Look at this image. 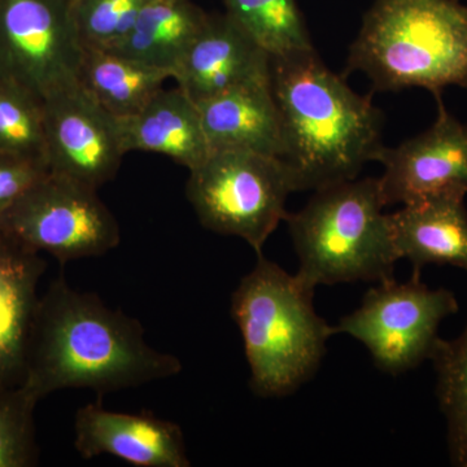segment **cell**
Masks as SVG:
<instances>
[{
	"label": "cell",
	"instance_id": "1",
	"mask_svg": "<svg viewBox=\"0 0 467 467\" xmlns=\"http://www.w3.org/2000/svg\"><path fill=\"white\" fill-rule=\"evenodd\" d=\"M181 371L180 358L146 342L137 318L58 276L39 300L21 386L38 401L67 389L103 396Z\"/></svg>",
	"mask_w": 467,
	"mask_h": 467
},
{
	"label": "cell",
	"instance_id": "2",
	"mask_svg": "<svg viewBox=\"0 0 467 467\" xmlns=\"http://www.w3.org/2000/svg\"><path fill=\"white\" fill-rule=\"evenodd\" d=\"M272 60V88L285 135V164L296 192L355 180L377 161L384 116L373 97L353 91L316 48Z\"/></svg>",
	"mask_w": 467,
	"mask_h": 467
},
{
	"label": "cell",
	"instance_id": "3",
	"mask_svg": "<svg viewBox=\"0 0 467 467\" xmlns=\"http://www.w3.org/2000/svg\"><path fill=\"white\" fill-rule=\"evenodd\" d=\"M373 91L467 90V5L459 0H376L350 45L347 73Z\"/></svg>",
	"mask_w": 467,
	"mask_h": 467
},
{
	"label": "cell",
	"instance_id": "4",
	"mask_svg": "<svg viewBox=\"0 0 467 467\" xmlns=\"http://www.w3.org/2000/svg\"><path fill=\"white\" fill-rule=\"evenodd\" d=\"M315 288L259 254L232 295V316L244 343L250 387L260 398L299 389L321 365L333 326L313 306Z\"/></svg>",
	"mask_w": 467,
	"mask_h": 467
},
{
	"label": "cell",
	"instance_id": "5",
	"mask_svg": "<svg viewBox=\"0 0 467 467\" xmlns=\"http://www.w3.org/2000/svg\"><path fill=\"white\" fill-rule=\"evenodd\" d=\"M313 192L285 221L299 259L296 275L313 288L393 279L400 257L379 180L358 177Z\"/></svg>",
	"mask_w": 467,
	"mask_h": 467
},
{
	"label": "cell",
	"instance_id": "6",
	"mask_svg": "<svg viewBox=\"0 0 467 467\" xmlns=\"http://www.w3.org/2000/svg\"><path fill=\"white\" fill-rule=\"evenodd\" d=\"M295 192L284 160L248 150H212L190 171L186 196L205 229L236 236L263 254L267 239L288 216Z\"/></svg>",
	"mask_w": 467,
	"mask_h": 467
},
{
	"label": "cell",
	"instance_id": "7",
	"mask_svg": "<svg viewBox=\"0 0 467 467\" xmlns=\"http://www.w3.org/2000/svg\"><path fill=\"white\" fill-rule=\"evenodd\" d=\"M0 230L60 264L103 256L121 242L119 223L98 190L51 171L8 209Z\"/></svg>",
	"mask_w": 467,
	"mask_h": 467
},
{
	"label": "cell",
	"instance_id": "8",
	"mask_svg": "<svg viewBox=\"0 0 467 467\" xmlns=\"http://www.w3.org/2000/svg\"><path fill=\"white\" fill-rule=\"evenodd\" d=\"M457 310L453 292L431 290L413 273L405 284L379 282L333 327L335 335L347 334L364 344L384 373L399 376L431 358L439 326Z\"/></svg>",
	"mask_w": 467,
	"mask_h": 467
},
{
	"label": "cell",
	"instance_id": "9",
	"mask_svg": "<svg viewBox=\"0 0 467 467\" xmlns=\"http://www.w3.org/2000/svg\"><path fill=\"white\" fill-rule=\"evenodd\" d=\"M82 51L69 0H0V81L43 101L78 82Z\"/></svg>",
	"mask_w": 467,
	"mask_h": 467
},
{
	"label": "cell",
	"instance_id": "10",
	"mask_svg": "<svg viewBox=\"0 0 467 467\" xmlns=\"http://www.w3.org/2000/svg\"><path fill=\"white\" fill-rule=\"evenodd\" d=\"M42 103L48 171L97 190L112 181L126 155L119 119L78 82Z\"/></svg>",
	"mask_w": 467,
	"mask_h": 467
},
{
	"label": "cell",
	"instance_id": "11",
	"mask_svg": "<svg viewBox=\"0 0 467 467\" xmlns=\"http://www.w3.org/2000/svg\"><path fill=\"white\" fill-rule=\"evenodd\" d=\"M438 115L423 133L396 147L384 146L377 161L386 205L414 204L442 195L467 193V125L435 98Z\"/></svg>",
	"mask_w": 467,
	"mask_h": 467
},
{
	"label": "cell",
	"instance_id": "12",
	"mask_svg": "<svg viewBox=\"0 0 467 467\" xmlns=\"http://www.w3.org/2000/svg\"><path fill=\"white\" fill-rule=\"evenodd\" d=\"M75 447L85 460L116 457L137 467H190L182 429L146 413L109 410L101 401L79 408Z\"/></svg>",
	"mask_w": 467,
	"mask_h": 467
},
{
	"label": "cell",
	"instance_id": "13",
	"mask_svg": "<svg viewBox=\"0 0 467 467\" xmlns=\"http://www.w3.org/2000/svg\"><path fill=\"white\" fill-rule=\"evenodd\" d=\"M270 78L269 54L226 14L209 15L171 77L196 103Z\"/></svg>",
	"mask_w": 467,
	"mask_h": 467
},
{
	"label": "cell",
	"instance_id": "14",
	"mask_svg": "<svg viewBox=\"0 0 467 467\" xmlns=\"http://www.w3.org/2000/svg\"><path fill=\"white\" fill-rule=\"evenodd\" d=\"M47 263L0 230V389L21 386Z\"/></svg>",
	"mask_w": 467,
	"mask_h": 467
},
{
	"label": "cell",
	"instance_id": "15",
	"mask_svg": "<svg viewBox=\"0 0 467 467\" xmlns=\"http://www.w3.org/2000/svg\"><path fill=\"white\" fill-rule=\"evenodd\" d=\"M212 150H248L282 159L284 125L267 81L239 86L198 101Z\"/></svg>",
	"mask_w": 467,
	"mask_h": 467
},
{
	"label": "cell",
	"instance_id": "16",
	"mask_svg": "<svg viewBox=\"0 0 467 467\" xmlns=\"http://www.w3.org/2000/svg\"><path fill=\"white\" fill-rule=\"evenodd\" d=\"M125 152L159 153L192 171L211 155L198 103L182 88L161 91L137 115L119 119Z\"/></svg>",
	"mask_w": 467,
	"mask_h": 467
},
{
	"label": "cell",
	"instance_id": "17",
	"mask_svg": "<svg viewBox=\"0 0 467 467\" xmlns=\"http://www.w3.org/2000/svg\"><path fill=\"white\" fill-rule=\"evenodd\" d=\"M392 239L400 259L416 275L425 265H451L467 270L465 196L442 195L402 205L389 213Z\"/></svg>",
	"mask_w": 467,
	"mask_h": 467
},
{
	"label": "cell",
	"instance_id": "18",
	"mask_svg": "<svg viewBox=\"0 0 467 467\" xmlns=\"http://www.w3.org/2000/svg\"><path fill=\"white\" fill-rule=\"evenodd\" d=\"M209 18L192 0H150L133 29L109 51L173 72Z\"/></svg>",
	"mask_w": 467,
	"mask_h": 467
},
{
	"label": "cell",
	"instance_id": "19",
	"mask_svg": "<svg viewBox=\"0 0 467 467\" xmlns=\"http://www.w3.org/2000/svg\"><path fill=\"white\" fill-rule=\"evenodd\" d=\"M168 79H171L169 70L109 50L84 47L79 61L78 84L117 119L137 115Z\"/></svg>",
	"mask_w": 467,
	"mask_h": 467
},
{
	"label": "cell",
	"instance_id": "20",
	"mask_svg": "<svg viewBox=\"0 0 467 467\" xmlns=\"http://www.w3.org/2000/svg\"><path fill=\"white\" fill-rule=\"evenodd\" d=\"M226 15L270 57L315 48L296 0H223Z\"/></svg>",
	"mask_w": 467,
	"mask_h": 467
},
{
	"label": "cell",
	"instance_id": "21",
	"mask_svg": "<svg viewBox=\"0 0 467 467\" xmlns=\"http://www.w3.org/2000/svg\"><path fill=\"white\" fill-rule=\"evenodd\" d=\"M430 359L438 376L439 405L447 418L451 461L467 467V326L456 339L439 337Z\"/></svg>",
	"mask_w": 467,
	"mask_h": 467
},
{
	"label": "cell",
	"instance_id": "22",
	"mask_svg": "<svg viewBox=\"0 0 467 467\" xmlns=\"http://www.w3.org/2000/svg\"><path fill=\"white\" fill-rule=\"evenodd\" d=\"M0 153L47 165L42 101L5 81H0Z\"/></svg>",
	"mask_w": 467,
	"mask_h": 467
},
{
	"label": "cell",
	"instance_id": "23",
	"mask_svg": "<svg viewBox=\"0 0 467 467\" xmlns=\"http://www.w3.org/2000/svg\"><path fill=\"white\" fill-rule=\"evenodd\" d=\"M38 402L23 386L0 389V467L38 463L34 429V409Z\"/></svg>",
	"mask_w": 467,
	"mask_h": 467
},
{
	"label": "cell",
	"instance_id": "24",
	"mask_svg": "<svg viewBox=\"0 0 467 467\" xmlns=\"http://www.w3.org/2000/svg\"><path fill=\"white\" fill-rule=\"evenodd\" d=\"M150 0H78L73 3L82 47L109 50L133 29Z\"/></svg>",
	"mask_w": 467,
	"mask_h": 467
},
{
	"label": "cell",
	"instance_id": "25",
	"mask_svg": "<svg viewBox=\"0 0 467 467\" xmlns=\"http://www.w3.org/2000/svg\"><path fill=\"white\" fill-rule=\"evenodd\" d=\"M48 171L45 162L0 153V221L8 209Z\"/></svg>",
	"mask_w": 467,
	"mask_h": 467
},
{
	"label": "cell",
	"instance_id": "26",
	"mask_svg": "<svg viewBox=\"0 0 467 467\" xmlns=\"http://www.w3.org/2000/svg\"><path fill=\"white\" fill-rule=\"evenodd\" d=\"M69 2L73 5V3L78 2V0H69Z\"/></svg>",
	"mask_w": 467,
	"mask_h": 467
}]
</instances>
